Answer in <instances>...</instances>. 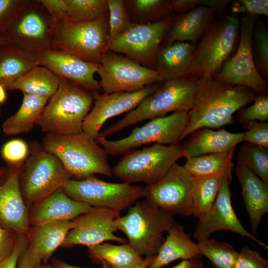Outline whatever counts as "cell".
Instances as JSON below:
<instances>
[{
    "label": "cell",
    "instance_id": "cell-9",
    "mask_svg": "<svg viewBox=\"0 0 268 268\" xmlns=\"http://www.w3.org/2000/svg\"><path fill=\"white\" fill-rule=\"evenodd\" d=\"M30 153L23 164L19 180L21 193L28 208L62 189L72 177L60 159L42 146H33Z\"/></svg>",
    "mask_w": 268,
    "mask_h": 268
},
{
    "label": "cell",
    "instance_id": "cell-33",
    "mask_svg": "<svg viewBox=\"0 0 268 268\" xmlns=\"http://www.w3.org/2000/svg\"><path fill=\"white\" fill-rule=\"evenodd\" d=\"M87 248L93 261H104L113 268H135L144 259L129 243L119 245L103 243Z\"/></svg>",
    "mask_w": 268,
    "mask_h": 268
},
{
    "label": "cell",
    "instance_id": "cell-8",
    "mask_svg": "<svg viewBox=\"0 0 268 268\" xmlns=\"http://www.w3.org/2000/svg\"><path fill=\"white\" fill-rule=\"evenodd\" d=\"M184 157L182 144H154L125 154L112 169V173L124 182L146 185L163 178L179 159Z\"/></svg>",
    "mask_w": 268,
    "mask_h": 268
},
{
    "label": "cell",
    "instance_id": "cell-18",
    "mask_svg": "<svg viewBox=\"0 0 268 268\" xmlns=\"http://www.w3.org/2000/svg\"><path fill=\"white\" fill-rule=\"evenodd\" d=\"M230 182L222 178L213 204L196 224L193 237L198 241L208 239L213 233L229 231L250 239L268 250V246L255 237L243 226L232 207Z\"/></svg>",
    "mask_w": 268,
    "mask_h": 268
},
{
    "label": "cell",
    "instance_id": "cell-54",
    "mask_svg": "<svg viewBox=\"0 0 268 268\" xmlns=\"http://www.w3.org/2000/svg\"><path fill=\"white\" fill-rule=\"evenodd\" d=\"M154 257H146L143 259L142 262L135 268H147L153 260Z\"/></svg>",
    "mask_w": 268,
    "mask_h": 268
},
{
    "label": "cell",
    "instance_id": "cell-46",
    "mask_svg": "<svg viewBox=\"0 0 268 268\" xmlns=\"http://www.w3.org/2000/svg\"><path fill=\"white\" fill-rule=\"evenodd\" d=\"M244 141L268 149V122L254 121L245 126Z\"/></svg>",
    "mask_w": 268,
    "mask_h": 268
},
{
    "label": "cell",
    "instance_id": "cell-53",
    "mask_svg": "<svg viewBox=\"0 0 268 268\" xmlns=\"http://www.w3.org/2000/svg\"><path fill=\"white\" fill-rule=\"evenodd\" d=\"M52 262L53 265L56 268H82L68 264L62 260L56 259H54L52 260ZM100 263L102 266L101 268H113L108 263L104 261H101Z\"/></svg>",
    "mask_w": 268,
    "mask_h": 268
},
{
    "label": "cell",
    "instance_id": "cell-43",
    "mask_svg": "<svg viewBox=\"0 0 268 268\" xmlns=\"http://www.w3.org/2000/svg\"><path fill=\"white\" fill-rule=\"evenodd\" d=\"M230 1L229 0H171V4L173 11L181 14L201 6L219 12L224 10Z\"/></svg>",
    "mask_w": 268,
    "mask_h": 268
},
{
    "label": "cell",
    "instance_id": "cell-22",
    "mask_svg": "<svg viewBox=\"0 0 268 268\" xmlns=\"http://www.w3.org/2000/svg\"><path fill=\"white\" fill-rule=\"evenodd\" d=\"M93 208L87 203L71 199L60 189L30 206L29 223L34 225L56 221L72 220Z\"/></svg>",
    "mask_w": 268,
    "mask_h": 268
},
{
    "label": "cell",
    "instance_id": "cell-17",
    "mask_svg": "<svg viewBox=\"0 0 268 268\" xmlns=\"http://www.w3.org/2000/svg\"><path fill=\"white\" fill-rule=\"evenodd\" d=\"M120 212L105 208H94L72 220L73 227L68 232L61 246L83 245L87 247L113 241L124 244L127 240L115 234V224Z\"/></svg>",
    "mask_w": 268,
    "mask_h": 268
},
{
    "label": "cell",
    "instance_id": "cell-47",
    "mask_svg": "<svg viewBox=\"0 0 268 268\" xmlns=\"http://www.w3.org/2000/svg\"><path fill=\"white\" fill-rule=\"evenodd\" d=\"M231 10L233 13L263 15L268 16V0H238L233 2Z\"/></svg>",
    "mask_w": 268,
    "mask_h": 268
},
{
    "label": "cell",
    "instance_id": "cell-11",
    "mask_svg": "<svg viewBox=\"0 0 268 268\" xmlns=\"http://www.w3.org/2000/svg\"><path fill=\"white\" fill-rule=\"evenodd\" d=\"M143 188L126 182H105L93 175L82 180L69 179L62 189L74 200L120 213L143 198Z\"/></svg>",
    "mask_w": 268,
    "mask_h": 268
},
{
    "label": "cell",
    "instance_id": "cell-39",
    "mask_svg": "<svg viewBox=\"0 0 268 268\" xmlns=\"http://www.w3.org/2000/svg\"><path fill=\"white\" fill-rule=\"evenodd\" d=\"M237 161L244 164L268 184V148L245 143L240 148Z\"/></svg>",
    "mask_w": 268,
    "mask_h": 268
},
{
    "label": "cell",
    "instance_id": "cell-2",
    "mask_svg": "<svg viewBox=\"0 0 268 268\" xmlns=\"http://www.w3.org/2000/svg\"><path fill=\"white\" fill-rule=\"evenodd\" d=\"M199 85V80L190 76L164 81L124 118L100 132L98 137L106 138L133 125L165 116L170 112H188Z\"/></svg>",
    "mask_w": 268,
    "mask_h": 268
},
{
    "label": "cell",
    "instance_id": "cell-12",
    "mask_svg": "<svg viewBox=\"0 0 268 268\" xmlns=\"http://www.w3.org/2000/svg\"><path fill=\"white\" fill-rule=\"evenodd\" d=\"M54 23L39 0H29L3 36L24 51L39 54L53 49Z\"/></svg>",
    "mask_w": 268,
    "mask_h": 268
},
{
    "label": "cell",
    "instance_id": "cell-21",
    "mask_svg": "<svg viewBox=\"0 0 268 268\" xmlns=\"http://www.w3.org/2000/svg\"><path fill=\"white\" fill-rule=\"evenodd\" d=\"M23 163L10 165L5 179L0 185V226L18 234H28L30 228L29 208L20 187Z\"/></svg>",
    "mask_w": 268,
    "mask_h": 268
},
{
    "label": "cell",
    "instance_id": "cell-31",
    "mask_svg": "<svg viewBox=\"0 0 268 268\" xmlns=\"http://www.w3.org/2000/svg\"><path fill=\"white\" fill-rule=\"evenodd\" d=\"M49 99L23 94L18 110L2 124L4 134L14 135L28 133L36 126Z\"/></svg>",
    "mask_w": 268,
    "mask_h": 268
},
{
    "label": "cell",
    "instance_id": "cell-28",
    "mask_svg": "<svg viewBox=\"0 0 268 268\" xmlns=\"http://www.w3.org/2000/svg\"><path fill=\"white\" fill-rule=\"evenodd\" d=\"M167 233L157 255L147 268H162L177 260H190L201 256L197 243L191 239L182 225L175 222Z\"/></svg>",
    "mask_w": 268,
    "mask_h": 268
},
{
    "label": "cell",
    "instance_id": "cell-26",
    "mask_svg": "<svg viewBox=\"0 0 268 268\" xmlns=\"http://www.w3.org/2000/svg\"><path fill=\"white\" fill-rule=\"evenodd\" d=\"M215 12L209 7L201 6L179 14L174 18L160 46L182 41L195 46L214 20Z\"/></svg>",
    "mask_w": 268,
    "mask_h": 268
},
{
    "label": "cell",
    "instance_id": "cell-3",
    "mask_svg": "<svg viewBox=\"0 0 268 268\" xmlns=\"http://www.w3.org/2000/svg\"><path fill=\"white\" fill-rule=\"evenodd\" d=\"M60 79L57 91L46 104L36 126L46 134L67 135L80 133L84 120L92 107L93 95L71 81Z\"/></svg>",
    "mask_w": 268,
    "mask_h": 268
},
{
    "label": "cell",
    "instance_id": "cell-42",
    "mask_svg": "<svg viewBox=\"0 0 268 268\" xmlns=\"http://www.w3.org/2000/svg\"><path fill=\"white\" fill-rule=\"evenodd\" d=\"M29 0H0V36H3Z\"/></svg>",
    "mask_w": 268,
    "mask_h": 268
},
{
    "label": "cell",
    "instance_id": "cell-50",
    "mask_svg": "<svg viewBox=\"0 0 268 268\" xmlns=\"http://www.w3.org/2000/svg\"><path fill=\"white\" fill-rule=\"evenodd\" d=\"M17 234L0 226V263L12 252Z\"/></svg>",
    "mask_w": 268,
    "mask_h": 268
},
{
    "label": "cell",
    "instance_id": "cell-41",
    "mask_svg": "<svg viewBox=\"0 0 268 268\" xmlns=\"http://www.w3.org/2000/svg\"><path fill=\"white\" fill-rule=\"evenodd\" d=\"M250 106L243 107L238 111L237 121L244 126L254 122H266L268 121V96L257 94Z\"/></svg>",
    "mask_w": 268,
    "mask_h": 268
},
{
    "label": "cell",
    "instance_id": "cell-23",
    "mask_svg": "<svg viewBox=\"0 0 268 268\" xmlns=\"http://www.w3.org/2000/svg\"><path fill=\"white\" fill-rule=\"evenodd\" d=\"M236 175L242 188V194L251 224L255 234L263 216L268 211V184L251 169L237 161Z\"/></svg>",
    "mask_w": 268,
    "mask_h": 268
},
{
    "label": "cell",
    "instance_id": "cell-14",
    "mask_svg": "<svg viewBox=\"0 0 268 268\" xmlns=\"http://www.w3.org/2000/svg\"><path fill=\"white\" fill-rule=\"evenodd\" d=\"M258 17L245 14L241 18L237 50L225 62L213 78L229 84L248 87L258 94H267L268 83L258 73L252 53V32Z\"/></svg>",
    "mask_w": 268,
    "mask_h": 268
},
{
    "label": "cell",
    "instance_id": "cell-29",
    "mask_svg": "<svg viewBox=\"0 0 268 268\" xmlns=\"http://www.w3.org/2000/svg\"><path fill=\"white\" fill-rule=\"evenodd\" d=\"M39 65L37 54L21 50L9 43L0 45V85L5 89Z\"/></svg>",
    "mask_w": 268,
    "mask_h": 268
},
{
    "label": "cell",
    "instance_id": "cell-38",
    "mask_svg": "<svg viewBox=\"0 0 268 268\" xmlns=\"http://www.w3.org/2000/svg\"><path fill=\"white\" fill-rule=\"evenodd\" d=\"M252 53L258 73L267 80L268 79V30L266 24L258 20L252 32Z\"/></svg>",
    "mask_w": 268,
    "mask_h": 268
},
{
    "label": "cell",
    "instance_id": "cell-5",
    "mask_svg": "<svg viewBox=\"0 0 268 268\" xmlns=\"http://www.w3.org/2000/svg\"><path fill=\"white\" fill-rule=\"evenodd\" d=\"M240 20L228 14L213 21L193 53L188 76L198 80L213 78L238 46Z\"/></svg>",
    "mask_w": 268,
    "mask_h": 268
},
{
    "label": "cell",
    "instance_id": "cell-20",
    "mask_svg": "<svg viewBox=\"0 0 268 268\" xmlns=\"http://www.w3.org/2000/svg\"><path fill=\"white\" fill-rule=\"evenodd\" d=\"M39 64L47 67L60 78L71 81L92 93L93 96L101 90L95 78L99 65L87 62L69 52L58 49L38 54Z\"/></svg>",
    "mask_w": 268,
    "mask_h": 268
},
{
    "label": "cell",
    "instance_id": "cell-56",
    "mask_svg": "<svg viewBox=\"0 0 268 268\" xmlns=\"http://www.w3.org/2000/svg\"><path fill=\"white\" fill-rule=\"evenodd\" d=\"M8 170L6 168H0V184L3 181L5 177L6 176Z\"/></svg>",
    "mask_w": 268,
    "mask_h": 268
},
{
    "label": "cell",
    "instance_id": "cell-55",
    "mask_svg": "<svg viewBox=\"0 0 268 268\" xmlns=\"http://www.w3.org/2000/svg\"><path fill=\"white\" fill-rule=\"evenodd\" d=\"M5 88L0 85V104L3 103L6 99Z\"/></svg>",
    "mask_w": 268,
    "mask_h": 268
},
{
    "label": "cell",
    "instance_id": "cell-24",
    "mask_svg": "<svg viewBox=\"0 0 268 268\" xmlns=\"http://www.w3.org/2000/svg\"><path fill=\"white\" fill-rule=\"evenodd\" d=\"M182 144L184 157L224 152L235 149L244 141V133H231L224 129L202 128L195 131Z\"/></svg>",
    "mask_w": 268,
    "mask_h": 268
},
{
    "label": "cell",
    "instance_id": "cell-48",
    "mask_svg": "<svg viewBox=\"0 0 268 268\" xmlns=\"http://www.w3.org/2000/svg\"><path fill=\"white\" fill-rule=\"evenodd\" d=\"M29 244L27 234H18L11 254L0 263V268H17L19 257Z\"/></svg>",
    "mask_w": 268,
    "mask_h": 268
},
{
    "label": "cell",
    "instance_id": "cell-52",
    "mask_svg": "<svg viewBox=\"0 0 268 268\" xmlns=\"http://www.w3.org/2000/svg\"><path fill=\"white\" fill-rule=\"evenodd\" d=\"M204 264L200 258L182 260L171 268H203Z\"/></svg>",
    "mask_w": 268,
    "mask_h": 268
},
{
    "label": "cell",
    "instance_id": "cell-10",
    "mask_svg": "<svg viewBox=\"0 0 268 268\" xmlns=\"http://www.w3.org/2000/svg\"><path fill=\"white\" fill-rule=\"evenodd\" d=\"M188 122V112H177L150 120L143 126L136 127L124 138L110 140L97 137L96 142L108 155H124L144 145L154 143L173 145L182 141Z\"/></svg>",
    "mask_w": 268,
    "mask_h": 268
},
{
    "label": "cell",
    "instance_id": "cell-37",
    "mask_svg": "<svg viewBox=\"0 0 268 268\" xmlns=\"http://www.w3.org/2000/svg\"><path fill=\"white\" fill-rule=\"evenodd\" d=\"M200 254L206 257L215 268H232L238 252L227 242L205 239L197 243Z\"/></svg>",
    "mask_w": 268,
    "mask_h": 268
},
{
    "label": "cell",
    "instance_id": "cell-36",
    "mask_svg": "<svg viewBox=\"0 0 268 268\" xmlns=\"http://www.w3.org/2000/svg\"><path fill=\"white\" fill-rule=\"evenodd\" d=\"M67 20L89 21L109 14L107 0H65Z\"/></svg>",
    "mask_w": 268,
    "mask_h": 268
},
{
    "label": "cell",
    "instance_id": "cell-30",
    "mask_svg": "<svg viewBox=\"0 0 268 268\" xmlns=\"http://www.w3.org/2000/svg\"><path fill=\"white\" fill-rule=\"evenodd\" d=\"M235 149L228 151L187 157L184 165L193 178L219 177L231 182Z\"/></svg>",
    "mask_w": 268,
    "mask_h": 268
},
{
    "label": "cell",
    "instance_id": "cell-49",
    "mask_svg": "<svg viewBox=\"0 0 268 268\" xmlns=\"http://www.w3.org/2000/svg\"><path fill=\"white\" fill-rule=\"evenodd\" d=\"M46 8L55 23L67 20L65 0H39Z\"/></svg>",
    "mask_w": 268,
    "mask_h": 268
},
{
    "label": "cell",
    "instance_id": "cell-15",
    "mask_svg": "<svg viewBox=\"0 0 268 268\" xmlns=\"http://www.w3.org/2000/svg\"><path fill=\"white\" fill-rule=\"evenodd\" d=\"M174 19L170 16L152 23H133L110 44L108 50L124 54L142 66L155 70L158 49Z\"/></svg>",
    "mask_w": 268,
    "mask_h": 268
},
{
    "label": "cell",
    "instance_id": "cell-32",
    "mask_svg": "<svg viewBox=\"0 0 268 268\" xmlns=\"http://www.w3.org/2000/svg\"><path fill=\"white\" fill-rule=\"evenodd\" d=\"M61 79L47 67L37 66L16 80L7 89L50 99L57 91Z\"/></svg>",
    "mask_w": 268,
    "mask_h": 268
},
{
    "label": "cell",
    "instance_id": "cell-34",
    "mask_svg": "<svg viewBox=\"0 0 268 268\" xmlns=\"http://www.w3.org/2000/svg\"><path fill=\"white\" fill-rule=\"evenodd\" d=\"M125 2L133 23H154L173 12L171 0H127Z\"/></svg>",
    "mask_w": 268,
    "mask_h": 268
},
{
    "label": "cell",
    "instance_id": "cell-1",
    "mask_svg": "<svg viewBox=\"0 0 268 268\" xmlns=\"http://www.w3.org/2000/svg\"><path fill=\"white\" fill-rule=\"evenodd\" d=\"M199 82L182 140L200 128L214 129L232 124L233 114L253 102L256 95L248 87L214 78Z\"/></svg>",
    "mask_w": 268,
    "mask_h": 268
},
{
    "label": "cell",
    "instance_id": "cell-7",
    "mask_svg": "<svg viewBox=\"0 0 268 268\" xmlns=\"http://www.w3.org/2000/svg\"><path fill=\"white\" fill-rule=\"evenodd\" d=\"M109 33V14L89 21L60 22L54 25L53 49L66 51L100 65L108 51Z\"/></svg>",
    "mask_w": 268,
    "mask_h": 268
},
{
    "label": "cell",
    "instance_id": "cell-25",
    "mask_svg": "<svg viewBox=\"0 0 268 268\" xmlns=\"http://www.w3.org/2000/svg\"><path fill=\"white\" fill-rule=\"evenodd\" d=\"M72 220H60L32 225L28 232V247L35 266L46 263L61 246L68 232L72 228Z\"/></svg>",
    "mask_w": 268,
    "mask_h": 268
},
{
    "label": "cell",
    "instance_id": "cell-45",
    "mask_svg": "<svg viewBox=\"0 0 268 268\" xmlns=\"http://www.w3.org/2000/svg\"><path fill=\"white\" fill-rule=\"evenodd\" d=\"M232 268H268V261L258 251L244 246L238 252Z\"/></svg>",
    "mask_w": 268,
    "mask_h": 268
},
{
    "label": "cell",
    "instance_id": "cell-6",
    "mask_svg": "<svg viewBox=\"0 0 268 268\" xmlns=\"http://www.w3.org/2000/svg\"><path fill=\"white\" fill-rule=\"evenodd\" d=\"M175 222L173 216L145 201H136L125 215L116 219L115 224L138 254L154 257L165 239L164 234Z\"/></svg>",
    "mask_w": 268,
    "mask_h": 268
},
{
    "label": "cell",
    "instance_id": "cell-40",
    "mask_svg": "<svg viewBox=\"0 0 268 268\" xmlns=\"http://www.w3.org/2000/svg\"><path fill=\"white\" fill-rule=\"evenodd\" d=\"M109 12V43L110 44L132 25L125 0H107Z\"/></svg>",
    "mask_w": 268,
    "mask_h": 268
},
{
    "label": "cell",
    "instance_id": "cell-19",
    "mask_svg": "<svg viewBox=\"0 0 268 268\" xmlns=\"http://www.w3.org/2000/svg\"><path fill=\"white\" fill-rule=\"evenodd\" d=\"M161 83L147 86L134 92L103 93L93 96L94 105L84 120L82 132L96 139L108 120L134 109L145 97L155 91Z\"/></svg>",
    "mask_w": 268,
    "mask_h": 268
},
{
    "label": "cell",
    "instance_id": "cell-58",
    "mask_svg": "<svg viewBox=\"0 0 268 268\" xmlns=\"http://www.w3.org/2000/svg\"><path fill=\"white\" fill-rule=\"evenodd\" d=\"M8 43V41L3 36H0V45Z\"/></svg>",
    "mask_w": 268,
    "mask_h": 268
},
{
    "label": "cell",
    "instance_id": "cell-44",
    "mask_svg": "<svg viewBox=\"0 0 268 268\" xmlns=\"http://www.w3.org/2000/svg\"><path fill=\"white\" fill-rule=\"evenodd\" d=\"M29 152L26 142L22 139H13L5 143L1 149L3 158L10 165L23 163Z\"/></svg>",
    "mask_w": 268,
    "mask_h": 268
},
{
    "label": "cell",
    "instance_id": "cell-35",
    "mask_svg": "<svg viewBox=\"0 0 268 268\" xmlns=\"http://www.w3.org/2000/svg\"><path fill=\"white\" fill-rule=\"evenodd\" d=\"M221 179L215 177L193 178L192 215L199 219L209 210L217 197Z\"/></svg>",
    "mask_w": 268,
    "mask_h": 268
},
{
    "label": "cell",
    "instance_id": "cell-16",
    "mask_svg": "<svg viewBox=\"0 0 268 268\" xmlns=\"http://www.w3.org/2000/svg\"><path fill=\"white\" fill-rule=\"evenodd\" d=\"M192 179L184 166L176 163L160 180L144 187L143 198L171 216H190Z\"/></svg>",
    "mask_w": 268,
    "mask_h": 268
},
{
    "label": "cell",
    "instance_id": "cell-27",
    "mask_svg": "<svg viewBox=\"0 0 268 268\" xmlns=\"http://www.w3.org/2000/svg\"><path fill=\"white\" fill-rule=\"evenodd\" d=\"M195 48L192 43L182 41L159 47L155 70L164 81L188 76Z\"/></svg>",
    "mask_w": 268,
    "mask_h": 268
},
{
    "label": "cell",
    "instance_id": "cell-13",
    "mask_svg": "<svg viewBox=\"0 0 268 268\" xmlns=\"http://www.w3.org/2000/svg\"><path fill=\"white\" fill-rule=\"evenodd\" d=\"M97 73L104 93L134 92L164 81L156 70L110 50L103 55Z\"/></svg>",
    "mask_w": 268,
    "mask_h": 268
},
{
    "label": "cell",
    "instance_id": "cell-57",
    "mask_svg": "<svg viewBox=\"0 0 268 268\" xmlns=\"http://www.w3.org/2000/svg\"><path fill=\"white\" fill-rule=\"evenodd\" d=\"M35 268H56L53 265H45L40 264L35 266Z\"/></svg>",
    "mask_w": 268,
    "mask_h": 268
},
{
    "label": "cell",
    "instance_id": "cell-51",
    "mask_svg": "<svg viewBox=\"0 0 268 268\" xmlns=\"http://www.w3.org/2000/svg\"><path fill=\"white\" fill-rule=\"evenodd\" d=\"M17 268H35L28 246L23 250L19 257Z\"/></svg>",
    "mask_w": 268,
    "mask_h": 268
},
{
    "label": "cell",
    "instance_id": "cell-4",
    "mask_svg": "<svg viewBox=\"0 0 268 268\" xmlns=\"http://www.w3.org/2000/svg\"><path fill=\"white\" fill-rule=\"evenodd\" d=\"M42 146L56 155L76 180L96 174L113 176L107 153L95 139L83 132L67 135L46 134Z\"/></svg>",
    "mask_w": 268,
    "mask_h": 268
}]
</instances>
